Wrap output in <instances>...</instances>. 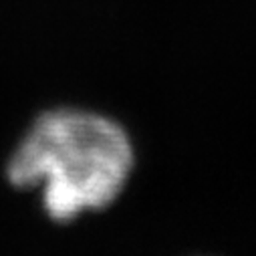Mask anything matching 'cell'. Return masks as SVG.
<instances>
[{"mask_svg": "<svg viewBox=\"0 0 256 256\" xmlns=\"http://www.w3.org/2000/svg\"><path fill=\"white\" fill-rule=\"evenodd\" d=\"M134 168L130 138L113 121L79 111L40 117L8 164L12 186H42V204L56 222L107 208Z\"/></svg>", "mask_w": 256, "mask_h": 256, "instance_id": "1", "label": "cell"}]
</instances>
